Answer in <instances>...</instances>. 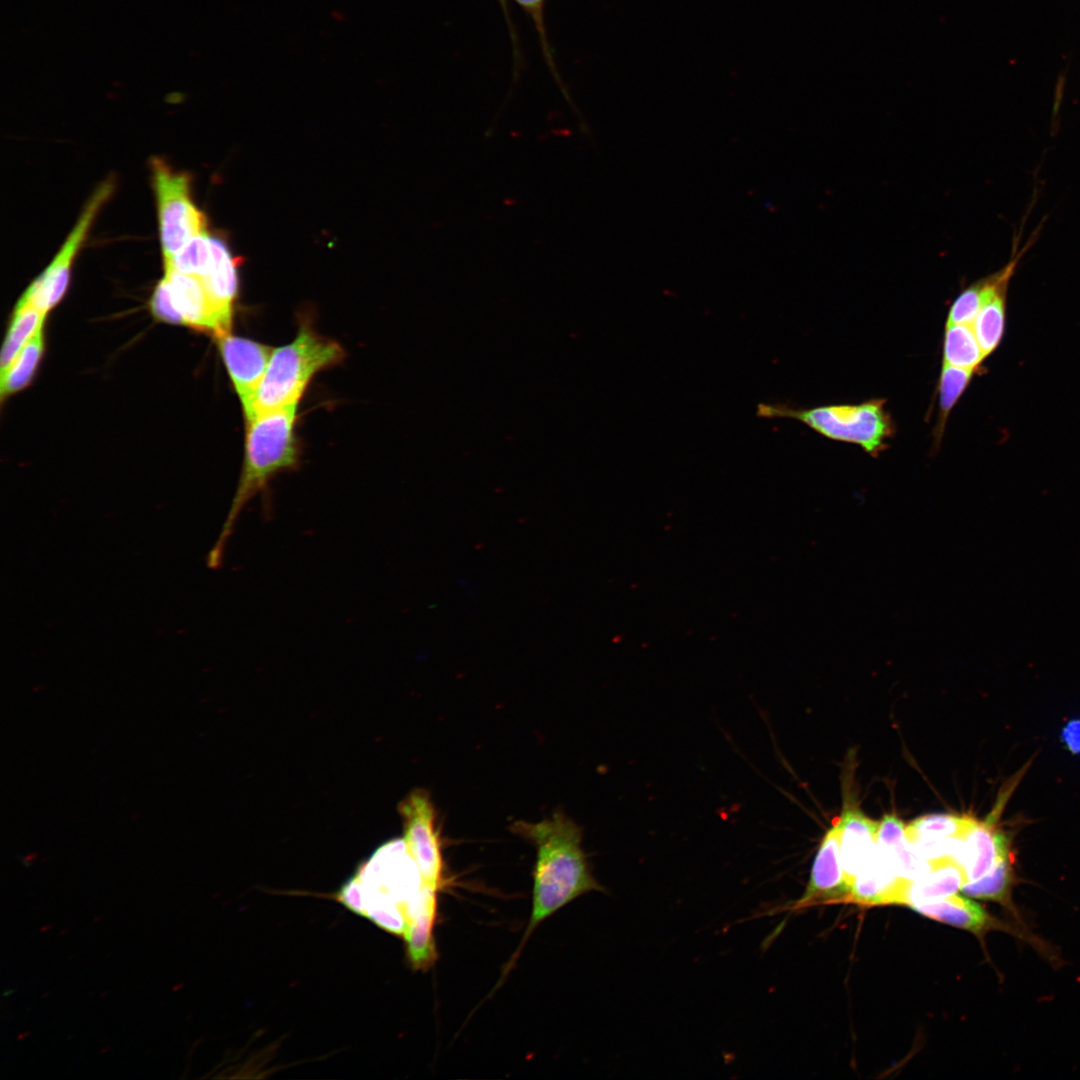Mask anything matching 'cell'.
I'll use <instances>...</instances> for the list:
<instances>
[{"label": "cell", "mask_w": 1080, "mask_h": 1080, "mask_svg": "<svg viewBox=\"0 0 1080 1080\" xmlns=\"http://www.w3.org/2000/svg\"><path fill=\"white\" fill-rule=\"evenodd\" d=\"M511 830L536 847L532 910L526 937L577 897L603 891L582 849L581 828L562 811L535 823L516 821Z\"/></svg>", "instance_id": "1"}, {"label": "cell", "mask_w": 1080, "mask_h": 1080, "mask_svg": "<svg viewBox=\"0 0 1080 1080\" xmlns=\"http://www.w3.org/2000/svg\"><path fill=\"white\" fill-rule=\"evenodd\" d=\"M297 403L257 414L248 421L245 458L239 485L221 537L229 536L243 507L280 471L295 468Z\"/></svg>", "instance_id": "2"}, {"label": "cell", "mask_w": 1080, "mask_h": 1080, "mask_svg": "<svg viewBox=\"0 0 1080 1080\" xmlns=\"http://www.w3.org/2000/svg\"><path fill=\"white\" fill-rule=\"evenodd\" d=\"M756 415L768 419L797 420L828 439L857 445L872 457L886 450L888 440L896 433V425L886 409L885 399L811 408L793 407L785 403H759Z\"/></svg>", "instance_id": "3"}, {"label": "cell", "mask_w": 1080, "mask_h": 1080, "mask_svg": "<svg viewBox=\"0 0 1080 1080\" xmlns=\"http://www.w3.org/2000/svg\"><path fill=\"white\" fill-rule=\"evenodd\" d=\"M343 357L338 343L302 325L292 342L273 350L248 421L259 413L298 403L312 377Z\"/></svg>", "instance_id": "4"}, {"label": "cell", "mask_w": 1080, "mask_h": 1080, "mask_svg": "<svg viewBox=\"0 0 1080 1080\" xmlns=\"http://www.w3.org/2000/svg\"><path fill=\"white\" fill-rule=\"evenodd\" d=\"M151 168L165 263L193 237L207 232V222L191 199L188 174L175 171L158 157L152 158Z\"/></svg>", "instance_id": "5"}, {"label": "cell", "mask_w": 1080, "mask_h": 1080, "mask_svg": "<svg viewBox=\"0 0 1080 1080\" xmlns=\"http://www.w3.org/2000/svg\"><path fill=\"white\" fill-rule=\"evenodd\" d=\"M114 186L113 179L108 178L97 187L53 261L31 283L18 302L32 304L46 314L60 302L68 288L73 260Z\"/></svg>", "instance_id": "6"}, {"label": "cell", "mask_w": 1080, "mask_h": 1080, "mask_svg": "<svg viewBox=\"0 0 1080 1080\" xmlns=\"http://www.w3.org/2000/svg\"><path fill=\"white\" fill-rule=\"evenodd\" d=\"M403 841L422 884L438 890L443 883V857L437 813L429 793L415 789L400 802Z\"/></svg>", "instance_id": "7"}, {"label": "cell", "mask_w": 1080, "mask_h": 1080, "mask_svg": "<svg viewBox=\"0 0 1080 1080\" xmlns=\"http://www.w3.org/2000/svg\"><path fill=\"white\" fill-rule=\"evenodd\" d=\"M355 876L365 890L382 894L402 907L422 886L417 866L403 840L379 847Z\"/></svg>", "instance_id": "8"}, {"label": "cell", "mask_w": 1080, "mask_h": 1080, "mask_svg": "<svg viewBox=\"0 0 1080 1080\" xmlns=\"http://www.w3.org/2000/svg\"><path fill=\"white\" fill-rule=\"evenodd\" d=\"M218 346L248 421L252 404L268 366L273 348L229 334L217 338Z\"/></svg>", "instance_id": "9"}, {"label": "cell", "mask_w": 1080, "mask_h": 1080, "mask_svg": "<svg viewBox=\"0 0 1080 1080\" xmlns=\"http://www.w3.org/2000/svg\"><path fill=\"white\" fill-rule=\"evenodd\" d=\"M164 278L185 325L210 332L216 338L230 333L231 324L214 305L200 276L165 270Z\"/></svg>", "instance_id": "10"}, {"label": "cell", "mask_w": 1080, "mask_h": 1080, "mask_svg": "<svg viewBox=\"0 0 1080 1080\" xmlns=\"http://www.w3.org/2000/svg\"><path fill=\"white\" fill-rule=\"evenodd\" d=\"M832 824L815 855L806 890L793 905L794 909L808 907L824 900L839 901L847 897L849 888L845 878L835 819Z\"/></svg>", "instance_id": "11"}, {"label": "cell", "mask_w": 1080, "mask_h": 1080, "mask_svg": "<svg viewBox=\"0 0 1080 1080\" xmlns=\"http://www.w3.org/2000/svg\"><path fill=\"white\" fill-rule=\"evenodd\" d=\"M435 889L422 884L421 888L404 904L406 920L404 939L407 956L416 970L430 968L437 959L433 927L437 911Z\"/></svg>", "instance_id": "12"}, {"label": "cell", "mask_w": 1080, "mask_h": 1080, "mask_svg": "<svg viewBox=\"0 0 1080 1080\" xmlns=\"http://www.w3.org/2000/svg\"><path fill=\"white\" fill-rule=\"evenodd\" d=\"M910 907L931 919L968 930L978 936H983L987 931L996 928L1010 932L1041 948L1043 947V944L1035 937L1026 934L1023 930L1010 927L1008 924L994 919L981 905L957 893L927 902L916 903Z\"/></svg>", "instance_id": "13"}, {"label": "cell", "mask_w": 1080, "mask_h": 1080, "mask_svg": "<svg viewBox=\"0 0 1080 1080\" xmlns=\"http://www.w3.org/2000/svg\"><path fill=\"white\" fill-rule=\"evenodd\" d=\"M910 883L897 875L877 846L853 879L846 900L865 906L907 905Z\"/></svg>", "instance_id": "14"}, {"label": "cell", "mask_w": 1080, "mask_h": 1080, "mask_svg": "<svg viewBox=\"0 0 1080 1080\" xmlns=\"http://www.w3.org/2000/svg\"><path fill=\"white\" fill-rule=\"evenodd\" d=\"M835 820L845 878L850 889L853 879L877 848L879 822L867 817L849 801H845L841 815Z\"/></svg>", "instance_id": "15"}, {"label": "cell", "mask_w": 1080, "mask_h": 1080, "mask_svg": "<svg viewBox=\"0 0 1080 1080\" xmlns=\"http://www.w3.org/2000/svg\"><path fill=\"white\" fill-rule=\"evenodd\" d=\"M1030 244L1031 240L1021 250L1014 249L1009 262L998 270V278L972 323V328L985 357L993 353L1002 340L1005 328L1008 285L1020 259L1026 253Z\"/></svg>", "instance_id": "16"}, {"label": "cell", "mask_w": 1080, "mask_h": 1080, "mask_svg": "<svg viewBox=\"0 0 1080 1080\" xmlns=\"http://www.w3.org/2000/svg\"><path fill=\"white\" fill-rule=\"evenodd\" d=\"M1009 852L1010 840L994 828L992 818L986 822L976 819L960 840L956 860L970 882L985 875L1001 856Z\"/></svg>", "instance_id": "17"}, {"label": "cell", "mask_w": 1080, "mask_h": 1080, "mask_svg": "<svg viewBox=\"0 0 1080 1080\" xmlns=\"http://www.w3.org/2000/svg\"><path fill=\"white\" fill-rule=\"evenodd\" d=\"M877 846L901 878L915 881L931 869L929 861L907 838L904 823L894 814L884 815L879 822Z\"/></svg>", "instance_id": "18"}, {"label": "cell", "mask_w": 1080, "mask_h": 1080, "mask_svg": "<svg viewBox=\"0 0 1080 1080\" xmlns=\"http://www.w3.org/2000/svg\"><path fill=\"white\" fill-rule=\"evenodd\" d=\"M212 259L207 273L201 277L208 294L222 317L231 324L232 306L238 290L234 260L221 239L211 237Z\"/></svg>", "instance_id": "19"}, {"label": "cell", "mask_w": 1080, "mask_h": 1080, "mask_svg": "<svg viewBox=\"0 0 1080 1080\" xmlns=\"http://www.w3.org/2000/svg\"><path fill=\"white\" fill-rule=\"evenodd\" d=\"M929 863L930 871L910 883L909 906L954 894L968 881L963 867L955 858L945 857Z\"/></svg>", "instance_id": "20"}, {"label": "cell", "mask_w": 1080, "mask_h": 1080, "mask_svg": "<svg viewBox=\"0 0 1080 1080\" xmlns=\"http://www.w3.org/2000/svg\"><path fill=\"white\" fill-rule=\"evenodd\" d=\"M1014 881L1013 856L1009 852L1001 856L981 878L965 883L961 891L973 898L998 902L1021 920L1011 897Z\"/></svg>", "instance_id": "21"}, {"label": "cell", "mask_w": 1080, "mask_h": 1080, "mask_svg": "<svg viewBox=\"0 0 1080 1080\" xmlns=\"http://www.w3.org/2000/svg\"><path fill=\"white\" fill-rule=\"evenodd\" d=\"M43 324L24 345L10 366L0 374L2 400L22 390L32 380L44 349Z\"/></svg>", "instance_id": "22"}, {"label": "cell", "mask_w": 1080, "mask_h": 1080, "mask_svg": "<svg viewBox=\"0 0 1080 1080\" xmlns=\"http://www.w3.org/2000/svg\"><path fill=\"white\" fill-rule=\"evenodd\" d=\"M985 358L972 325H945L942 363L976 371Z\"/></svg>", "instance_id": "23"}, {"label": "cell", "mask_w": 1080, "mask_h": 1080, "mask_svg": "<svg viewBox=\"0 0 1080 1080\" xmlns=\"http://www.w3.org/2000/svg\"><path fill=\"white\" fill-rule=\"evenodd\" d=\"M46 313L32 304L17 302L0 358V374L14 361L18 353L44 323Z\"/></svg>", "instance_id": "24"}, {"label": "cell", "mask_w": 1080, "mask_h": 1080, "mask_svg": "<svg viewBox=\"0 0 1080 1080\" xmlns=\"http://www.w3.org/2000/svg\"><path fill=\"white\" fill-rule=\"evenodd\" d=\"M970 816L933 814L918 817L905 826L912 844L923 841L962 838L975 822Z\"/></svg>", "instance_id": "25"}, {"label": "cell", "mask_w": 1080, "mask_h": 1080, "mask_svg": "<svg viewBox=\"0 0 1080 1080\" xmlns=\"http://www.w3.org/2000/svg\"><path fill=\"white\" fill-rule=\"evenodd\" d=\"M974 372V370L963 369L942 363L937 387L939 409L936 426L933 431L934 448H938L945 431L947 419L959 398L967 389Z\"/></svg>", "instance_id": "26"}, {"label": "cell", "mask_w": 1080, "mask_h": 1080, "mask_svg": "<svg viewBox=\"0 0 1080 1080\" xmlns=\"http://www.w3.org/2000/svg\"><path fill=\"white\" fill-rule=\"evenodd\" d=\"M211 237L202 233L187 242L169 261L165 270L203 277L211 264Z\"/></svg>", "instance_id": "27"}, {"label": "cell", "mask_w": 1080, "mask_h": 1080, "mask_svg": "<svg viewBox=\"0 0 1080 1080\" xmlns=\"http://www.w3.org/2000/svg\"><path fill=\"white\" fill-rule=\"evenodd\" d=\"M997 277L998 271L965 288L951 304L946 324L972 325Z\"/></svg>", "instance_id": "28"}, {"label": "cell", "mask_w": 1080, "mask_h": 1080, "mask_svg": "<svg viewBox=\"0 0 1080 1080\" xmlns=\"http://www.w3.org/2000/svg\"><path fill=\"white\" fill-rule=\"evenodd\" d=\"M152 314L161 321L185 325L184 319L176 309L167 281L161 279L154 289L150 302Z\"/></svg>", "instance_id": "29"}, {"label": "cell", "mask_w": 1080, "mask_h": 1080, "mask_svg": "<svg viewBox=\"0 0 1080 1080\" xmlns=\"http://www.w3.org/2000/svg\"><path fill=\"white\" fill-rule=\"evenodd\" d=\"M337 900L352 912L365 916L364 889L356 876L342 886L337 893Z\"/></svg>", "instance_id": "30"}, {"label": "cell", "mask_w": 1080, "mask_h": 1080, "mask_svg": "<svg viewBox=\"0 0 1080 1080\" xmlns=\"http://www.w3.org/2000/svg\"><path fill=\"white\" fill-rule=\"evenodd\" d=\"M1061 739L1073 754H1080V719H1072L1061 731Z\"/></svg>", "instance_id": "31"}, {"label": "cell", "mask_w": 1080, "mask_h": 1080, "mask_svg": "<svg viewBox=\"0 0 1080 1080\" xmlns=\"http://www.w3.org/2000/svg\"><path fill=\"white\" fill-rule=\"evenodd\" d=\"M515 1L518 2L519 4H521L523 7L529 9L534 14L539 13V11L541 9V6H542V2H543V0H515Z\"/></svg>", "instance_id": "32"}]
</instances>
